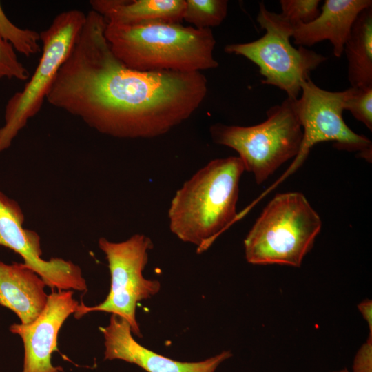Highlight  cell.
I'll return each mask as SVG.
<instances>
[{"mask_svg": "<svg viewBox=\"0 0 372 372\" xmlns=\"http://www.w3.org/2000/svg\"><path fill=\"white\" fill-rule=\"evenodd\" d=\"M256 20L265 34L251 42L227 45L225 52L247 58L258 67L262 83L278 87L287 98L298 99L311 72L327 58L303 46L293 47L290 38L295 27L262 2Z\"/></svg>", "mask_w": 372, "mask_h": 372, "instance_id": "obj_6", "label": "cell"}, {"mask_svg": "<svg viewBox=\"0 0 372 372\" xmlns=\"http://www.w3.org/2000/svg\"><path fill=\"white\" fill-rule=\"evenodd\" d=\"M358 309L362 315L364 319L366 321L370 335H372V302L371 300H366L360 302L358 306Z\"/></svg>", "mask_w": 372, "mask_h": 372, "instance_id": "obj_23", "label": "cell"}, {"mask_svg": "<svg viewBox=\"0 0 372 372\" xmlns=\"http://www.w3.org/2000/svg\"><path fill=\"white\" fill-rule=\"evenodd\" d=\"M90 4L108 23L138 25L155 21L180 23L185 0H92Z\"/></svg>", "mask_w": 372, "mask_h": 372, "instance_id": "obj_15", "label": "cell"}, {"mask_svg": "<svg viewBox=\"0 0 372 372\" xmlns=\"http://www.w3.org/2000/svg\"><path fill=\"white\" fill-rule=\"evenodd\" d=\"M100 330L105 339V360H124L147 372H215L222 362L232 356L230 351H225L200 362L174 360L138 343L129 323L114 314H112L109 324Z\"/></svg>", "mask_w": 372, "mask_h": 372, "instance_id": "obj_12", "label": "cell"}, {"mask_svg": "<svg viewBox=\"0 0 372 372\" xmlns=\"http://www.w3.org/2000/svg\"><path fill=\"white\" fill-rule=\"evenodd\" d=\"M3 78L25 81L30 74L18 60L12 46L0 37V79Z\"/></svg>", "mask_w": 372, "mask_h": 372, "instance_id": "obj_21", "label": "cell"}, {"mask_svg": "<svg viewBox=\"0 0 372 372\" xmlns=\"http://www.w3.org/2000/svg\"><path fill=\"white\" fill-rule=\"evenodd\" d=\"M0 37L10 43L14 50L29 56L41 51L40 34L29 29H22L6 17L0 3Z\"/></svg>", "mask_w": 372, "mask_h": 372, "instance_id": "obj_18", "label": "cell"}, {"mask_svg": "<svg viewBox=\"0 0 372 372\" xmlns=\"http://www.w3.org/2000/svg\"><path fill=\"white\" fill-rule=\"evenodd\" d=\"M24 218L19 203L0 191V246L19 254L23 263L51 289L86 291V281L78 265L59 258H41L40 237L23 227Z\"/></svg>", "mask_w": 372, "mask_h": 372, "instance_id": "obj_10", "label": "cell"}, {"mask_svg": "<svg viewBox=\"0 0 372 372\" xmlns=\"http://www.w3.org/2000/svg\"><path fill=\"white\" fill-rule=\"evenodd\" d=\"M245 171L238 156L211 160L173 196L169 227L178 239L206 251L237 218L239 183Z\"/></svg>", "mask_w": 372, "mask_h": 372, "instance_id": "obj_2", "label": "cell"}, {"mask_svg": "<svg viewBox=\"0 0 372 372\" xmlns=\"http://www.w3.org/2000/svg\"><path fill=\"white\" fill-rule=\"evenodd\" d=\"M301 95L293 100V109L303 132L300 148L287 174L298 168L317 143L332 141L340 150L356 152L371 163L372 143L366 136L358 134L345 123L342 113L346 90L328 91L318 87L311 79L303 83Z\"/></svg>", "mask_w": 372, "mask_h": 372, "instance_id": "obj_9", "label": "cell"}, {"mask_svg": "<svg viewBox=\"0 0 372 372\" xmlns=\"http://www.w3.org/2000/svg\"><path fill=\"white\" fill-rule=\"evenodd\" d=\"M334 372H349V371L347 369H341L340 371H334Z\"/></svg>", "mask_w": 372, "mask_h": 372, "instance_id": "obj_24", "label": "cell"}, {"mask_svg": "<svg viewBox=\"0 0 372 372\" xmlns=\"http://www.w3.org/2000/svg\"><path fill=\"white\" fill-rule=\"evenodd\" d=\"M321 227L320 216L302 193L278 194L244 240L246 260L253 265L299 267Z\"/></svg>", "mask_w": 372, "mask_h": 372, "instance_id": "obj_4", "label": "cell"}, {"mask_svg": "<svg viewBox=\"0 0 372 372\" xmlns=\"http://www.w3.org/2000/svg\"><path fill=\"white\" fill-rule=\"evenodd\" d=\"M370 6L371 0H325L315 20L294 28L293 42L299 46L310 47L328 40L334 56L340 58L356 18Z\"/></svg>", "mask_w": 372, "mask_h": 372, "instance_id": "obj_13", "label": "cell"}, {"mask_svg": "<svg viewBox=\"0 0 372 372\" xmlns=\"http://www.w3.org/2000/svg\"><path fill=\"white\" fill-rule=\"evenodd\" d=\"M227 0H185L183 19L198 29L218 26L227 14Z\"/></svg>", "mask_w": 372, "mask_h": 372, "instance_id": "obj_17", "label": "cell"}, {"mask_svg": "<svg viewBox=\"0 0 372 372\" xmlns=\"http://www.w3.org/2000/svg\"><path fill=\"white\" fill-rule=\"evenodd\" d=\"M86 14L72 9L58 14L41 32L42 54L24 88L15 92L5 108V124L0 129V152L8 148L28 120L41 110L85 21Z\"/></svg>", "mask_w": 372, "mask_h": 372, "instance_id": "obj_7", "label": "cell"}, {"mask_svg": "<svg viewBox=\"0 0 372 372\" xmlns=\"http://www.w3.org/2000/svg\"><path fill=\"white\" fill-rule=\"evenodd\" d=\"M106 20L90 10L46 96L52 106L100 133L121 138L165 134L189 118L207 93L201 72L127 67L105 37Z\"/></svg>", "mask_w": 372, "mask_h": 372, "instance_id": "obj_1", "label": "cell"}, {"mask_svg": "<svg viewBox=\"0 0 372 372\" xmlns=\"http://www.w3.org/2000/svg\"><path fill=\"white\" fill-rule=\"evenodd\" d=\"M347 76L351 87H372V6L356 18L344 44Z\"/></svg>", "mask_w": 372, "mask_h": 372, "instance_id": "obj_16", "label": "cell"}, {"mask_svg": "<svg viewBox=\"0 0 372 372\" xmlns=\"http://www.w3.org/2000/svg\"><path fill=\"white\" fill-rule=\"evenodd\" d=\"M344 102V110L372 130V87H349Z\"/></svg>", "mask_w": 372, "mask_h": 372, "instance_id": "obj_19", "label": "cell"}, {"mask_svg": "<svg viewBox=\"0 0 372 372\" xmlns=\"http://www.w3.org/2000/svg\"><path fill=\"white\" fill-rule=\"evenodd\" d=\"M319 0H281L280 13L295 28L315 20L320 13Z\"/></svg>", "mask_w": 372, "mask_h": 372, "instance_id": "obj_20", "label": "cell"}, {"mask_svg": "<svg viewBox=\"0 0 372 372\" xmlns=\"http://www.w3.org/2000/svg\"><path fill=\"white\" fill-rule=\"evenodd\" d=\"M293 100L287 98L269 107L266 120L257 125L216 123L210 127L213 141L237 152L245 171L254 174L258 185L299 152L303 132L293 109Z\"/></svg>", "mask_w": 372, "mask_h": 372, "instance_id": "obj_5", "label": "cell"}, {"mask_svg": "<svg viewBox=\"0 0 372 372\" xmlns=\"http://www.w3.org/2000/svg\"><path fill=\"white\" fill-rule=\"evenodd\" d=\"M99 247L108 262L111 276L110 292L98 305L87 307L80 304L74 315L79 319L91 311L110 313L124 318L132 333L141 336L136 319V305L156 294L161 288L158 280L146 279L143 274L153 243L148 236L136 234L119 242L101 238Z\"/></svg>", "mask_w": 372, "mask_h": 372, "instance_id": "obj_8", "label": "cell"}, {"mask_svg": "<svg viewBox=\"0 0 372 372\" xmlns=\"http://www.w3.org/2000/svg\"><path fill=\"white\" fill-rule=\"evenodd\" d=\"M79 302L73 298L72 290L53 291L48 295L45 308L31 323L13 324L10 331L23 341L24 361L22 372H59L54 366L51 356L58 351L59 330L69 316L77 311Z\"/></svg>", "mask_w": 372, "mask_h": 372, "instance_id": "obj_11", "label": "cell"}, {"mask_svg": "<svg viewBox=\"0 0 372 372\" xmlns=\"http://www.w3.org/2000/svg\"><path fill=\"white\" fill-rule=\"evenodd\" d=\"M353 372H372V335H369L366 342L356 353L353 363Z\"/></svg>", "mask_w": 372, "mask_h": 372, "instance_id": "obj_22", "label": "cell"}, {"mask_svg": "<svg viewBox=\"0 0 372 372\" xmlns=\"http://www.w3.org/2000/svg\"><path fill=\"white\" fill-rule=\"evenodd\" d=\"M42 278L23 262H0V304L12 311L21 324L33 322L45 308L48 295Z\"/></svg>", "mask_w": 372, "mask_h": 372, "instance_id": "obj_14", "label": "cell"}, {"mask_svg": "<svg viewBox=\"0 0 372 372\" xmlns=\"http://www.w3.org/2000/svg\"><path fill=\"white\" fill-rule=\"evenodd\" d=\"M104 34L113 54L134 70L196 72L218 66L211 29L162 21L138 25L107 22Z\"/></svg>", "mask_w": 372, "mask_h": 372, "instance_id": "obj_3", "label": "cell"}]
</instances>
